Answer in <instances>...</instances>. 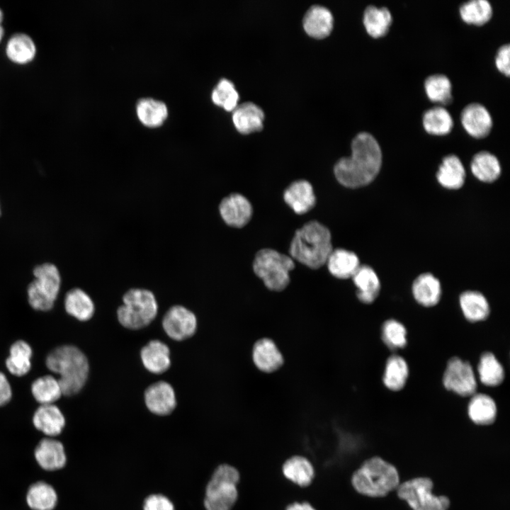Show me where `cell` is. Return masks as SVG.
<instances>
[{
	"mask_svg": "<svg viewBox=\"0 0 510 510\" xmlns=\"http://www.w3.org/2000/svg\"><path fill=\"white\" fill-rule=\"evenodd\" d=\"M382 151L377 140L369 132H361L351 142V154L339 159L334 173L342 186L356 188L370 183L382 165Z\"/></svg>",
	"mask_w": 510,
	"mask_h": 510,
	"instance_id": "1",
	"label": "cell"
},
{
	"mask_svg": "<svg viewBox=\"0 0 510 510\" xmlns=\"http://www.w3.org/2000/svg\"><path fill=\"white\" fill-rule=\"evenodd\" d=\"M47 368L59 375L62 395L71 397L85 385L89 373V361L76 346L62 345L52 350L45 359Z\"/></svg>",
	"mask_w": 510,
	"mask_h": 510,
	"instance_id": "2",
	"label": "cell"
},
{
	"mask_svg": "<svg viewBox=\"0 0 510 510\" xmlns=\"http://www.w3.org/2000/svg\"><path fill=\"white\" fill-rule=\"evenodd\" d=\"M333 250L331 232L316 220H311L296 230L289 252L293 259L317 269L326 264Z\"/></svg>",
	"mask_w": 510,
	"mask_h": 510,
	"instance_id": "3",
	"label": "cell"
},
{
	"mask_svg": "<svg viewBox=\"0 0 510 510\" xmlns=\"http://www.w3.org/2000/svg\"><path fill=\"white\" fill-rule=\"evenodd\" d=\"M400 484L396 467L380 456L366 460L351 476L354 489L366 497L381 498L395 491Z\"/></svg>",
	"mask_w": 510,
	"mask_h": 510,
	"instance_id": "4",
	"label": "cell"
},
{
	"mask_svg": "<svg viewBox=\"0 0 510 510\" xmlns=\"http://www.w3.org/2000/svg\"><path fill=\"white\" fill-rule=\"evenodd\" d=\"M123 304L117 310L119 322L125 328L140 329L156 317L158 305L153 293L147 289L131 288L123 296Z\"/></svg>",
	"mask_w": 510,
	"mask_h": 510,
	"instance_id": "5",
	"label": "cell"
},
{
	"mask_svg": "<svg viewBox=\"0 0 510 510\" xmlns=\"http://www.w3.org/2000/svg\"><path fill=\"white\" fill-rule=\"evenodd\" d=\"M240 475L237 468L222 464L214 470L205 487L206 510H231L238 499Z\"/></svg>",
	"mask_w": 510,
	"mask_h": 510,
	"instance_id": "6",
	"label": "cell"
},
{
	"mask_svg": "<svg viewBox=\"0 0 510 510\" xmlns=\"http://www.w3.org/2000/svg\"><path fill=\"white\" fill-rule=\"evenodd\" d=\"M295 268L293 259L272 249H262L253 261L254 273L270 290L279 292L290 283V272Z\"/></svg>",
	"mask_w": 510,
	"mask_h": 510,
	"instance_id": "7",
	"label": "cell"
},
{
	"mask_svg": "<svg viewBox=\"0 0 510 510\" xmlns=\"http://www.w3.org/2000/svg\"><path fill=\"white\" fill-rule=\"evenodd\" d=\"M35 280L28 286V303L32 308L41 312L52 309L58 296L61 276L54 264L45 263L33 270Z\"/></svg>",
	"mask_w": 510,
	"mask_h": 510,
	"instance_id": "8",
	"label": "cell"
},
{
	"mask_svg": "<svg viewBox=\"0 0 510 510\" xmlns=\"http://www.w3.org/2000/svg\"><path fill=\"white\" fill-rule=\"evenodd\" d=\"M434 483L427 477H416L400 484L396 489L399 499L412 510H448L450 502L444 495L433 493Z\"/></svg>",
	"mask_w": 510,
	"mask_h": 510,
	"instance_id": "9",
	"label": "cell"
},
{
	"mask_svg": "<svg viewBox=\"0 0 510 510\" xmlns=\"http://www.w3.org/2000/svg\"><path fill=\"white\" fill-rule=\"evenodd\" d=\"M443 384L446 390L462 397H471L477 387L472 366L458 357H453L447 363Z\"/></svg>",
	"mask_w": 510,
	"mask_h": 510,
	"instance_id": "10",
	"label": "cell"
},
{
	"mask_svg": "<svg viewBox=\"0 0 510 510\" xmlns=\"http://www.w3.org/2000/svg\"><path fill=\"white\" fill-rule=\"evenodd\" d=\"M166 334L174 340L183 341L192 336L197 328L195 314L181 305L170 307L162 319Z\"/></svg>",
	"mask_w": 510,
	"mask_h": 510,
	"instance_id": "11",
	"label": "cell"
},
{
	"mask_svg": "<svg viewBox=\"0 0 510 510\" xmlns=\"http://www.w3.org/2000/svg\"><path fill=\"white\" fill-rule=\"evenodd\" d=\"M33 455L38 465L45 472L62 470L67 462L64 446L57 438H42L36 445Z\"/></svg>",
	"mask_w": 510,
	"mask_h": 510,
	"instance_id": "12",
	"label": "cell"
},
{
	"mask_svg": "<svg viewBox=\"0 0 510 510\" xmlns=\"http://www.w3.org/2000/svg\"><path fill=\"white\" fill-rule=\"evenodd\" d=\"M34 429L46 437L57 438L63 432L66 416L55 404H41L36 408L31 416Z\"/></svg>",
	"mask_w": 510,
	"mask_h": 510,
	"instance_id": "13",
	"label": "cell"
},
{
	"mask_svg": "<svg viewBox=\"0 0 510 510\" xmlns=\"http://www.w3.org/2000/svg\"><path fill=\"white\" fill-rule=\"evenodd\" d=\"M219 212L222 220L229 226L241 228L251 220L253 208L243 195L231 193L223 198L219 204Z\"/></svg>",
	"mask_w": 510,
	"mask_h": 510,
	"instance_id": "14",
	"label": "cell"
},
{
	"mask_svg": "<svg viewBox=\"0 0 510 510\" xmlns=\"http://www.w3.org/2000/svg\"><path fill=\"white\" fill-rule=\"evenodd\" d=\"M460 122L467 133L477 139L487 137L493 126L489 110L482 104L476 102L463 108L460 113Z\"/></svg>",
	"mask_w": 510,
	"mask_h": 510,
	"instance_id": "15",
	"label": "cell"
},
{
	"mask_svg": "<svg viewBox=\"0 0 510 510\" xmlns=\"http://www.w3.org/2000/svg\"><path fill=\"white\" fill-rule=\"evenodd\" d=\"M144 402L152 413L159 416L171 414L176 406L174 390L164 381L157 382L146 389Z\"/></svg>",
	"mask_w": 510,
	"mask_h": 510,
	"instance_id": "16",
	"label": "cell"
},
{
	"mask_svg": "<svg viewBox=\"0 0 510 510\" xmlns=\"http://www.w3.org/2000/svg\"><path fill=\"white\" fill-rule=\"evenodd\" d=\"M252 361L256 368L265 373H272L280 369L284 358L276 343L265 337L256 341L252 348Z\"/></svg>",
	"mask_w": 510,
	"mask_h": 510,
	"instance_id": "17",
	"label": "cell"
},
{
	"mask_svg": "<svg viewBox=\"0 0 510 510\" xmlns=\"http://www.w3.org/2000/svg\"><path fill=\"white\" fill-rule=\"evenodd\" d=\"M283 198L286 204L298 215L309 212L316 204L312 186L306 180L293 182L285 189Z\"/></svg>",
	"mask_w": 510,
	"mask_h": 510,
	"instance_id": "18",
	"label": "cell"
},
{
	"mask_svg": "<svg viewBox=\"0 0 510 510\" xmlns=\"http://www.w3.org/2000/svg\"><path fill=\"white\" fill-rule=\"evenodd\" d=\"M264 113L256 103L246 101L238 104L232 110V121L237 130L247 134L263 127Z\"/></svg>",
	"mask_w": 510,
	"mask_h": 510,
	"instance_id": "19",
	"label": "cell"
},
{
	"mask_svg": "<svg viewBox=\"0 0 510 510\" xmlns=\"http://www.w3.org/2000/svg\"><path fill=\"white\" fill-rule=\"evenodd\" d=\"M333 23L332 12L321 5L311 6L305 12L302 20L307 33L317 38L328 35L332 29Z\"/></svg>",
	"mask_w": 510,
	"mask_h": 510,
	"instance_id": "20",
	"label": "cell"
},
{
	"mask_svg": "<svg viewBox=\"0 0 510 510\" xmlns=\"http://www.w3.org/2000/svg\"><path fill=\"white\" fill-rule=\"evenodd\" d=\"M144 368L154 374H161L171 366L170 350L167 345L159 340H152L140 352Z\"/></svg>",
	"mask_w": 510,
	"mask_h": 510,
	"instance_id": "21",
	"label": "cell"
},
{
	"mask_svg": "<svg viewBox=\"0 0 510 510\" xmlns=\"http://www.w3.org/2000/svg\"><path fill=\"white\" fill-rule=\"evenodd\" d=\"M57 502L55 489L44 480L35 482L27 489L26 503L30 510H54Z\"/></svg>",
	"mask_w": 510,
	"mask_h": 510,
	"instance_id": "22",
	"label": "cell"
},
{
	"mask_svg": "<svg viewBox=\"0 0 510 510\" xmlns=\"http://www.w3.org/2000/svg\"><path fill=\"white\" fill-rule=\"evenodd\" d=\"M351 278L357 288L358 300L364 304L374 302L380 290V280L375 271L369 266L360 265Z\"/></svg>",
	"mask_w": 510,
	"mask_h": 510,
	"instance_id": "23",
	"label": "cell"
},
{
	"mask_svg": "<svg viewBox=\"0 0 510 510\" xmlns=\"http://www.w3.org/2000/svg\"><path fill=\"white\" fill-rule=\"evenodd\" d=\"M5 51L11 62L17 64H26L35 59L37 48L30 35L16 33L8 38Z\"/></svg>",
	"mask_w": 510,
	"mask_h": 510,
	"instance_id": "24",
	"label": "cell"
},
{
	"mask_svg": "<svg viewBox=\"0 0 510 510\" xmlns=\"http://www.w3.org/2000/svg\"><path fill=\"white\" fill-rule=\"evenodd\" d=\"M440 281L429 273L419 276L412 284V293L416 301L424 307L438 304L441 297Z\"/></svg>",
	"mask_w": 510,
	"mask_h": 510,
	"instance_id": "25",
	"label": "cell"
},
{
	"mask_svg": "<svg viewBox=\"0 0 510 510\" xmlns=\"http://www.w3.org/2000/svg\"><path fill=\"white\" fill-rule=\"evenodd\" d=\"M468 414L470 420L480 426L493 424L497 414L494 400L483 393H475L471 396L468 405Z\"/></svg>",
	"mask_w": 510,
	"mask_h": 510,
	"instance_id": "26",
	"label": "cell"
},
{
	"mask_svg": "<svg viewBox=\"0 0 510 510\" xmlns=\"http://www.w3.org/2000/svg\"><path fill=\"white\" fill-rule=\"evenodd\" d=\"M326 264L329 273L339 279L352 278L360 266L357 255L344 249H333Z\"/></svg>",
	"mask_w": 510,
	"mask_h": 510,
	"instance_id": "27",
	"label": "cell"
},
{
	"mask_svg": "<svg viewBox=\"0 0 510 510\" xmlns=\"http://www.w3.org/2000/svg\"><path fill=\"white\" fill-rule=\"evenodd\" d=\"M363 23L366 32L373 38L385 36L392 23L390 11L385 6H368L364 12Z\"/></svg>",
	"mask_w": 510,
	"mask_h": 510,
	"instance_id": "28",
	"label": "cell"
},
{
	"mask_svg": "<svg viewBox=\"0 0 510 510\" xmlns=\"http://www.w3.org/2000/svg\"><path fill=\"white\" fill-rule=\"evenodd\" d=\"M282 471L288 480L302 487L309 486L314 477L312 464L301 455H294L287 459L283 465Z\"/></svg>",
	"mask_w": 510,
	"mask_h": 510,
	"instance_id": "29",
	"label": "cell"
},
{
	"mask_svg": "<svg viewBox=\"0 0 510 510\" xmlns=\"http://www.w3.org/2000/svg\"><path fill=\"white\" fill-rule=\"evenodd\" d=\"M136 113L144 125L155 128L164 123L169 111L164 102L152 98H142L137 102Z\"/></svg>",
	"mask_w": 510,
	"mask_h": 510,
	"instance_id": "30",
	"label": "cell"
},
{
	"mask_svg": "<svg viewBox=\"0 0 510 510\" xmlns=\"http://www.w3.org/2000/svg\"><path fill=\"white\" fill-rule=\"evenodd\" d=\"M33 349L30 344L24 340H17L9 348L6 367L12 375L23 376L30 370Z\"/></svg>",
	"mask_w": 510,
	"mask_h": 510,
	"instance_id": "31",
	"label": "cell"
},
{
	"mask_svg": "<svg viewBox=\"0 0 510 510\" xmlns=\"http://www.w3.org/2000/svg\"><path fill=\"white\" fill-rule=\"evenodd\" d=\"M438 182L445 188L458 189L464 183L465 171L459 157L454 154L445 157L436 174Z\"/></svg>",
	"mask_w": 510,
	"mask_h": 510,
	"instance_id": "32",
	"label": "cell"
},
{
	"mask_svg": "<svg viewBox=\"0 0 510 510\" xmlns=\"http://www.w3.org/2000/svg\"><path fill=\"white\" fill-rule=\"evenodd\" d=\"M64 309L72 317L79 321L90 319L95 312L91 297L81 288H72L64 297Z\"/></svg>",
	"mask_w": 510,
	"mask_h": 510,
	"instance_id": "33",
	"label": "cell"
},
{
	"mask_svg": "<svg viewBox=\"0 0 510 510\" xmlns=\"http://www.w3.org/2000/svg\"><path fill=\"white\" fill-rule=\"evenodd\" d=\"M459 301L461 311L468 321L477 322L488 317L489 305L482 293L473 290L465 291L460 295Z\"/></svg>",
	"mask_w": 510,
	"mask_h": 510,
	"instance_id": "34",
	"label": "cell"
},
{
	"mask_svg": "<svg viewBox=\"0 0 510 510\" xmlns=\"http://www.w3.org/2000/svg\"><path fill=\"white\" fill-rule=\"evenodd\" d=\"M424 130L432 135H448L454 125L450 112L444 107L438 106L427 109L422 115Z\"/></svg>",
	"mask_w": 510,
	"mask_h": 510,
	"instance_id": "35",
	"label": "cell"
},
{
	"mask_svg": "<svg viewBox=\"0 0 510 510\" xmlns=\"http://www.w3.org/2000/svg\"><path fill=\"white\" fill-rule=\"evenodd\" d=\"M409 377V367L404 358L399 355L390 356L386 361L382 376L384 385L392 391L401 390Z\"/></svg>",
	"mask_w": 510,
	"mask_h": 510,
	"instance_id": "36",
	"label": "cell"
},
{
	"mask_svg": "<svg viewBox=\"0 0 510 510\" xmlns=\"http://www.w3.org/2000/svg\"><path fill=\"white\" fill-rule=\"evenodd\" d=\"M474 176L483 182H493L501 173V166L497 157L487 151L477 152L471 162Z\"/></svg>",
	"mask_w": 510,
	"mask_h": 510,
	"instance_id": "37",
	"label": "cell"
},
{
	"mask_svg": "<svg viewBox=\"0 0 510 510\" xmlns=\"http://www.w3.org/2000/svg\"><path fill=\"white\" fill-rule=\"evenodd\" d=\"M424 88L427 98L432 102L447 105L453 101L452 84L445 74L429 75L424 80Z\"/></svg>",
	"mask_w": 510,
	"mask_h": 510,
	"instance_id": "38",
	"label": "cell"
},
{
	"mask_svg": "<svg viewBox=\"0 0 510 510\" xmlns=\"http://www.w3.org/2000/svg\"><path fill=\"white\" fill-rule=\"evenodd\" d=\"M477 373L480 382L489 387L499 385L504 379V370L497 358L490 352L484 353L479 361Z\"/></svg>",
	"mask_w": 510,
	"mask_h": 510,
	"instance_id": "39",
	"label": "cell"
},
{
	"mask_svg": "<svg viewBox=\"0 0 510 510\" xmlns=\"http://www.w3.org/2000/svg\"><path fill=\"white\" fill-rule=\"evenodd\" d=\"M34 399L41 404H54L62 395L57 379L46 375L35 379L30 386Z\"/></svg>",
	"mask_w": 510,
	"mask_h": 510,
	"instance_id": "40",
	"label": "cell"
},
{
	"mask_svg": "<svg viewBox=\"0 0 510 510\" xmlns=\"http://www.w3.org/2000/svg\"><path fill=\"white\" fill-rule=\"evenodd\" d=\"M459 14L465 23L482 26L491 19L493 8L487 0H471L460 5Z\"/></svg>",
	"mask_w": 510,
	"mask_h": 510,
	"instance_id": "41",
	"label": "cell"
},
{
	"mask_svg": "<svg viewBox=\"0 0 510 510\" xmlns=\"http://www.w3.org/2000/svg\"><path fill=\"white\" fill-rule=\"evenodd\" d=\"M239 98L232 81L225 78L219 80L211 93L213 103L229 111L233 110L238 105Z\"/></svg>",
	"mask_w": 510,
	"mask_h": 510,
	"instance_id": "42",
	"label": "cell"
},
{
	"mask_svg": "<svg viewBox=\"0 0 510 510\" xmlns=\"http://www.w3.org/2000/svg\"><path fill=\"white\" fill-rule=\"evenodd\" d=\"M407 334L405 327L396 319H388L382 326V341L390 349L404 348L407 342Z\"/></svg>",
	"mask_w": 510,
	"mask_h": 510,
	"instance_id": "43",
	"label": "cell"
},
{
	"mask_svg": "<svg viewBox=\"0 0 510 510\" xmlns=\"http://www.w3.org/2000/svg\"><path fill=\"white\" fill-rule=\"evenodd\" d=\"M143 510H175L174 504L166 496L153 494L144 501Z\"/></svg>",
	"mask_w": 510,
	"mask_h": 510,
	"instance_id": "44",
	"label": "cell"
},
{
	"mask_svg": "<svg viewBox=\"0 0 510 510\" xmlns=\"http://www.w3.org/2000/svg\"><path fill=\"white\" fill-rule=\"evenodd\" d=\"M510 46L509 44L502 45L497 51L494 63L497 69L502 74L509 76L510 74Z\"/></svg>",
	"mask_w": 510,
	"mask_h": 510,
	"instance_id": "45",
	"label": "cell"
},
{
	"mask_svg": "<svg viewBox=\"0 0 510 510\" xmlns=\"http://www.w3.org/2000/svg\"><path fill=\"white\" fill-rule=\"evenodd\" d=\"M12 398V389L5 374L0 371V407L6 405Z\"/></svg>",
	"mask_w": 510,
	"mask_h": 510,
	"instance_id": "46",
	"label": "cell"
},
{
	"mask_svg": "<svg viewBox=\"0 0 510 510\" xmlns=\"http://www.w3.org/2000/svg\"><path fill=\"white\" fill-rule=\"evenodd\" d=\"M285 510H316L308 502H293L285 508Z\"/></svg>",
	"mask_w": 510,
	"mask_h": 510,
	"instance_id": "47",
	"label": "cell"
},
{
	"mask_svg": "<svg viewBox=\"0 0 510 510\" xmlns=\"http://www.w3.org/2000/svg\"><path fill=\"white\" fill-rule=\"evenodd\" d=\"M4 12L0 8V42L2 40L4 35V28L3 26V21H4Z\"/></svg>",
	"mask_w": 510,
	"mask_h": 510,
	"instance_id": "48",
	"label": "cell"
}]
</instances>
